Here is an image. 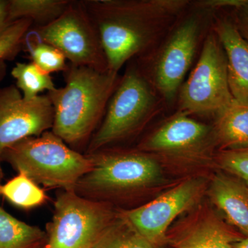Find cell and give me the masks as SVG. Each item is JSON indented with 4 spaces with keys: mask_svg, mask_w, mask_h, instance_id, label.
I'll return each instance as SVG.
<instances>
[{
    "mask_svg": "<svg viewBox=\"0 0 248 248\" xmlns=\"http://www.w3.org/2000/svg\"><path fill=\"white\" fill-rule=\"evenodd\" d=\"M98 31L109 71L119 73L154 50L190 9L188 0H81Z\"/></svg>",
    "mask_w": 248,
    "mask_h": 248,
    "instance_id": "6da1fadb",
    "label": "cell"
},
{
    "mask_svg": "<svg viewBox=\"0 0 248 248\" xmlns=\"http://www.w3.org/2000/svg\"><path fill=\"white\" fill-rule=\"evenodd\" d=\"M63 77L64 86L46 94L54 111L51 131L76 150L89 145L121 76L110 71L100 72L69 64Z\"/></svg>",
    "mask_w": 248,
    "mask_h": 248,
    "instance_id": "7a4b0ae2",
    "label": "cell"
},
{
    "mask_svg": "<svg viewBox=\"0 0 248 248\" xmlns=\"http://www.w3.org/2000/svg\"><path fill=\"white\" fill-rule=\"evenodd\" d=\"M193 4L194 9L184 14L154 50L134 59L142 74L167 104L177 97L211 21V10L198 2Z\"/></svg>",
    "mask_w": 248,
    "mask_h": 248,
    "instance_id": "3957f363",
    "label": "cell"
},
{
    "mask_svg": "<svg viewBox=\"0 0 248 248\" xmlns=\"http://www.w3.org/2000/svg\"><path fill=\"white\" fill-rule=\"evenodd\" d=\"M1 161L9 163L36 184L64 190H74L92 166L87 155L73 149L51 130L9 147Z\"/></svg>",
    "mask_w": 248,
    "mask_h": 248,
    "instance_id": "277c9868",
    "label": "cell"
},
{
    "mask_svg": "<svg viewBox=\"0 0 248 248\" xmlns=\"http://www.w3.org/2000/svg\"><path fill=\"white\" fill-rule=\"evenodd\" d=\"M164 104L134 60L129 62L104 118L90 140L86 154L109 148L135 135Z\"/></svg>",
    "mask_w": 248,
    "mask_h": 248,
    "instance_id": "5b68a950",
    "label": "cell"
},
{
    "mask_svg": "<svg viewBox=\"0 0 248 248\" xmlns=\"http://www.w3.org/2000/svg\"><path fill=\"white\" fill-rule=\"evenodd\" d=\"M86 155L92 166L79 179L74 191L89 200L103 202L112 195L145 188L162 177L159 163L141 151L104 148Z\"/></svg>",
    "mask_w": 248,
    "mask_h": 248,
    "instance_id": "8992f818",
    "label": "cell"
},
{
    "mask_svg": "<svg viewBox=\"0 0 248 248\" xmlns=\"http://www.w3.org/2000/svg\"><path fill=\"white\" fill-rule=\"evenodd\" d=\"M200 58L177 95L178 111L216 117L234 100L230 90L226 53L210 28Z\"/></svg>",
    "mask_w": 248,
    "mask_h": 248,
    "instance_id": "52a82bcc",
    "label": "cell"
},
{
    "mask_svg": "<svg viewBox=\"0 0 248 248\" xmlns=\"http://www.w3.org/2000/svg\"><path fill=\"white\" fill-rule=\"evenodd\" d=\"M26 37L59 49L73 66L109 71L100 37L81 0H72L66 11L50 24L32 26Z\"/></svg>",
    "mask_w": 248,
    "mask_h": 248,
    "instance_id": "ba28073f",
    "label": "cell"
},
{
    "mask_svg": "<svg viewBox=\"0 0 248 248\" xmlns=\"http://www.w3.org/2000/svg\"><path fill=\"white\" fill-rule=\"evenodd\" d=\"M54 208L45 248H93L118 215L106 202L89 200L74 190L61 192Z\"/></svg>",
    "mask_w": 248,
    "mask_h": 248,
    "instance_id": "9c48e42d",
    "label": "cell"
},
{
    "mask_svg": "<svg viewBox=\"0 0 248 248\" xmlns=\"http://www.w3.org/2000/svg\"><path fill=\"white\" fill-rule=\"evenodd\" d=\"M54 111L47 94L27 100L15 85L0 88V162L9 147L51 130Z\"/></svg>",
    "mask_w": 248,
    "mask_h": 248,
    "instance_id": "30bf717a",
    "label": "cell"
},
{
    "mask_svg": "<svg viewBox=\"0 0 248 248\" xmlns=\"http://www.w3.org/2000/svg\"><path fill=\"white\" fill-rule=\"evenodd\" d=\"M203 187L200 179H187L149 203L121 213L142 236L160 246L167 240L170 225L196 203Z\"/></svg>",
    "mask_w": 248,
    "mask_h": 248,
    "instance_id": "8fae6325",
    "label": "cell"
},
{
    "mask_svg": "<svg viewBox=\"0 0 248 248\" xmlns=\"http://www.w3.org/2000/svg\"><path fill=\"white\" fill-rule=\"evenodd\" d=\"M210 139L214 140L213 127L177 111L142 141L138 148L142 152L179 154L200 151Z\"/></svg>",
    "mask_w": 248,
    "mask_h": 248,
    "instance_id": "7c38bea8",
    "label": "cell"
},
{
    "mask_svg": "<svg viewBox=\"0 0 248 248\" xmlns=\"http://www.w3.org/2000/svg\"><path fill=\"white\" fill-rule=\"evenodd\" d=\"M210 28L226 53L230 90L234 100L248 104V42L226 10L212 12Z\"/></svg>",
    "mask_w": 248,
    "mask_h": 248,
    "instance_id": "4fadbf2b",
    "label": "cell"
},
{
    "mask_svg": "<svg viewBox=\"0 0 248 248\" xmlns=\"http://www.w3.org/2000/svg\"><path fill=\"white\" fill-rule=\"evenodd\" d=\"M212 202L227 221L248 238V187L234 177L217 174L210 187Z\"/></svg>",
    "mask_w": 248,
    "mask_h": 248,
    "instance_id": "5bb4252c",
    "label": "cell"
},
{
    "mask_svg": "<svg viewBox=\"0 0 248 248\" xmlns=\"http://www.w3.org/2000/svg\"><path fill=\"white\" fill-rule=\"evenodd\" d=\"M237 232L213 215L192 223L170 239L174 248H234L242 239Z\"/></svg>",
    "mask_w": 248,
    "mask_h": 248,
    "instance_id": "9a60e30c",
    "label": "cell"
},
{
    "mask_svg": "<svg viewBox=\"0 0 248 248\" xmlns=\"http://www.w3.org/2000/svg\"><path fill=\"white\" fill-rule=\"evenodd\" d=\"M213 132L221 151L248 148V104L234 99L215 117Z\"/></svg>",
    "mask_w": 248,
    "mask_h": 248,
    "instance_id": "2e32d148",
    "label": "cell"
},
{
    "mask_svg": "<svg viewBox=\"0 0 248 248\" xmlns=\"http://www.w3.org/2000/svg\"><path fill=\"white\" fill-rule=\"evenodd\" d=\"M46 231L13 217L0 206V248H45Z\"/></svg>",
    "mask_w": 248,
    "mask_h": 248,
    "instance_id": "e0dca14e",
    "label": "cell"
},
{
    "mask_svg": "<svg viewBox=\"0 0 248 248\" xmlns=\"http://www.w3.org/2000/svg\"><path fill=\"white\" fill-rule=\"evenodd\" d=\"M72 0H9L10 22L20 19L31 20L34 27H43L60 17Z\"/></svg>",
    "mask_w": 248,
    "mask_h": 248,
    "instance_id": "ac0fdd59",
    "label": "cell"
},
{
    "mask_svg": "<svg viewBox=\"0 0 248 248\" xmlns=\"http://www.w3.org/2000/svg\"><path fill=\"white\" fill-rule=\"evenodd\" d=\"M119 213L93 248H156Z\"/></svg>",
    "mask_w": 248,
    "mask_h": 248,
    "instance_id": "d6986e66",
    "label": "cell"
},
{
    "mask_svg": "<svg viewBox=\"0 0 248 248\" xmlns=\"http://www.w3.org/2000/svg\"><path fill=\"white\" fill-rule=\"evenodd\" d=\"M3 196L18 208L31 209L45 203V191L22 172L0 186V196Z\"/></svg>",
    "mask_w": 248,
    "mask_h": 248,
    "instance_id": "ffe728a7",
    "label": "cell"
},
{
    "mask_svg": "<svg viewBox=\"0 0 248 248\" xmlns=\"http://www.w3.org/2000/svg\"><path fill=\"white\" fill-rule=\"evenodd\" d=\"M11 76L16 79L18 89L23 97L32 100L41 95V93L56 89L50 75L41 71L35 63L18 62L11 71Z\"/></svg>",
    "mask_w": 248,
    "mask_h": 248,
    "instance_id": "44dd1931",
    "label": "cell"
},
{
    "mask_svg": "<svg viewBox=\"0 0 248 248\" xmlns=\"http://www.w3.org/2000/svg\"><path fill=\"white\" fill-rule=\"evenodd\" d=\"M30 55L31 62L46 74L64 72L68 68L66 58L59 49L43 42L24 40V46Z\"/></svg>",
    "mask_w": 248,
    "mask_h": 248,
    "instance_id": "7402d4cb",
    "label": "cell"
},
{
    "mask_svg": "<svg viewBox=\"0 0 248 248\" xmlns=\"http://www.w3.org/2000/svg\"><path fill=\"white\" fill-rule=\"evenodd\" d=\"M32 26L27 19H17L10 24L0 35V61L15 58L23 49L26 36Z\"/></svg>",
    "mask_w": 248,
    "mask_h": 248,
    "instance_id": "603a6c76",
    "label": "cell"
},
{
    "mask_svg": "<svg viewBox=\"0 0 248 248\" xmlns=\"http://www.w3.org/2000/svg\"><path fill=\"white\" fill-rule=\"evenodd\" d=\"M217 160L221 169L248 187V148L221 151Z\"/></svg>",
    "mask_w": 248,
    "mask_h": 248,
    "instance_id": "cb8c5ba5",
    "label": "cell"
},
{
    "mask_svg": "<svg viewBox=\"0 0 248 248\" xmlns=\"http://www.w3.org/2000/svg\"><path fill=\"white\" fill-rule=\"evenodd\" d=\"M223 9L230 11L239 33L248 42V0H237L233 7Z\"/></svg>",
    "mask_w": 248,
    "mask_h": 248,
    "instance_id": "d4e9b609",
    "label": "cell"
},
{
    "mask_svg": "<svg viewBox=\"0 0 248 248\" xmlns=\"http://www.w3.org/2000/svg\"><path fill=\"white\" fill-rule=\"evenodd\" d=\"M8 4L9 0H0V35L11 23L9 20Z\"/></svg>",
    "mask_w": 248,
    "mask_h": 248,
    "instance_id": "484cf974",
    "label": "cell"
},
{
    "mask_svg": "<svg viewBox=\"0 0 248 248\" xmlns=\"http://www.w3.org/2000/svg\"><path fill=\"white\" fill-rule=\"evenodd\" d=\"M234 248H248V238L244 237L242 239L233 243Z\"/></svg>",
    "mask_w": 248,
    "mask_h": 248,
    "instance_id": "4316f807",
    "label": "cell"
},
{
    "mask_svg": "<svg viewBox=\"0 0 248 248\" xmlns=\"http://www.w3.org/2000/svg\"><path fill=\"white\" fill-rule=\"evenodd\" d=\"M6 65L5 61H0V81L6 76Z\"/></svg>",
    "mask_w": 248,
    "mask_h": 248,
    "instance_id": "83f0119b",
    "label": "cell"
},
{
    "mask_svg": "<svg viewBox=\"0 0 248 248\" xmlns=\"http://www.w3.org/2000/svg\"><path fill=\"white\" fill-rule=\"evenodd\" d=\"M3 178V172L1 167V162H0V186H1V180Z\"/></svg>",
    "mask_w": 248,
    "mask_h": 248,
    "instance_id": "f1b7e54d",
    "label": "cell"
},
{
    "mask_svg": "<svg viewBox=\"0 0 248 248\" xmlns=\"http://www.w3.org/2000/svg\"></svg>",
    "mask_w": 248,
    "mask_h": 248,
    "instance_id": "f546056e",
    "label": "cell"
}]
</instances>
